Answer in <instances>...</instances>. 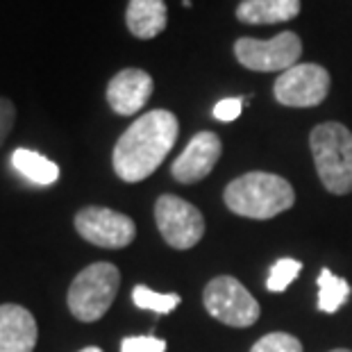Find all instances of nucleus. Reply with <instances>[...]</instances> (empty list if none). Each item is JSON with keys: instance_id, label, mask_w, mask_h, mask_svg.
I'll return each mask as SVG.
<instances>
[{"instance_id": "nucleus-8", "label": "nucleus", "mask_w": 352, "mask_h": 352, "mask_svg": "<svg viewBox=\"0 0 352 352\" xmlns=\"http://www.w3.org/2000/svg\"><path fill=\"white\" fill-rule=\"evenodd\" d=\"M76 230L85 241L98 248H125L137 236V226L130 216L107 207H85L76 214Z\"/></svg>"}, {"instance_id": "nucleus-5", "label": "nucleus", "mask_w": 352, "mask_h": 352, "mask_svg": "<svg viewBox=\"0 0 352 352\" xmlns=\"http://www.w3.org/2000/svg\"><path fill=\"white\" fill-rule=\"evenodd\" d=\"M302 55L300 36L291 30L275 34L273 39H252L241 36L234 43L236 62L250 71L259 73H284L298 64Z\"/></svg>"}, {"instance_id": "nucleus-13", "label": "nucleus", "mask_w": 352, "mask_h": 352, "mask_svg": "<svg viewBox=\"0 0 352 352\" xmlns=\"http://www.w3.org/2000/svg\"><path fill=\"white\" fill-rule=\"evenodd\" d=\"M168 23V12L164 0H130L125 10V25L137 39H155Z\"/></svg>"}, {"instance_id": "nucleus-19", "label": "nucleus", "mask_w": 352, "mask_h": 352, "mask_svg": "<svg viewBox=\"0 0 352 352\" xmlns=\"http://www.w3.org/2000/svg\"><path fill=\"white\" fill-rule=\"evenodd\" d=\"M250 352H302V343L294 334L271 332L254 343Z\"/></svg>"}, {"instance_id": "nucleus-6", "label": "nucleus", "mask_w": 352, "mask_h": 352, "mask_svg": "<svg viewBox=\"0 0 352 352\" xmlns=\"http://www.w3.org/2000/svg\"><path fill=\"white\" fill-rule=\"evenodd\" d=\"M202 305L209 316L226 323L230 327H250L259 318V302L250 296V291L243 287L236 277L221 275L214 277L205 287Z\"/></svg>"}, {"instance_id": "nucleus-11", "label": "nucleus", "mask_w": 352, "mask_h": 352, "mask_svg": "<svg viewBox=\"0 0 352 352\" xmlns=\"http://www.w3.org/2000/svg\"><path fill=\"white\" fill-rule=\"evenodd\" d=\"M155 89L153 78L141 69L118 71L107 85V102L118 116H134L146 107Z\"/></svg>"}, {"instance_id": "nucleus-4", "label": "nucleus", "mask_w": 352, "mask_h": 352, "mask_svg": "<svg viewBox=\"0 0 352 352\" xmlns=\"http://www.w3.org/2000/svg\"><path fill=\"white\" fill-rule=\"evenodd\" d=\"M118 287H121V271L109 261H96L76 275L69 287L66 302L78 320L96 323L114 302Z\"/></svg>"}, {"instance_id": "nucleus-7", "label": "nucleus", "mask_w": 352, "mask_h": 352, "mask_svg": "<svg viewBox=\"0 0 352 352\" xmlns=\"http://www.w3.org/2000/svg\"><path fill=\"white\" fill-rule=\"evenodd\" d=\"M155 221L164 241L175 250L193 248L205 234V219L198 212V207H193L184 198L170 196V193L157 198Z\"/></svg>"}, {"instance_id": "nucleus-23", "label": "nucleus", "mask_w": 352, "mask_h": 352, "mask_svg": "<svg viewBox=\"0 0 352 352\" xmlns=\"http://www.w3.org/2000/svg\"><path fill=\"white\" fill-rule=\"evenodd\" d=\"M80 352H102L100 348H96V346H91V348H85V350H80Z\"/></svg>"}, {"instance_id": "nucleus-16", "label": "nucleus", "mask_w": 352, "mask_h": 352, "mask_svg": "<svg viewBox=\"0 0 352 352\" xmlns=\"http://www.w3.org/2000/svg\"><path fill=\"white\" fill-rule=\"evenodd\" d=\"M352 287L343 277L334 275L329 268H323L318 273V309L323 314L339 311L348 302Z\"/></svg>"}, {"instance_id": "nucleus-17", "label": "nucleus", "mask_w": 352, "mask_h": 352, "mask_svg": "<svg viewBox=\"0 0 352 352\" xmlns=\"http://www.w3.org/2000/svg\"><path fill=\"white\" fill-rule=\"evenodd\" d=\"M179 298L177 294H160V291H153L151 287H139L132 289V302L139 307V309H148V311H155V314H170L179 305Z\"/></svg>"}, {"instance_id": "nucleus-1", "label": "nucleus", "mask_w": 352, "mask_h": 352, "mask_svg": "<svg viewBox=\"0 0 352 352\" xmlns=\"http://www.w3.org/2000/svg\"><path fill=\"white\" fill-rule=\"evenodd\" d=\"M179 123L173 111L153 109L141 114L116 141L111 164L123 182H141L151 177L170 148L175 146Z\"/></svg>"}, {"instance_id": "nucleus-24", "label": "nucleus", "mask_w": 352, "mask_h": 352, "mask_svg": "<svg viewBox=\"0 0 352 352\" xmlns=\"http://www.w3.org/2000/svg\"><path fill=\"white\" fill-rule=\"evenodd\" d=\"M332 352H350V350H346V348H339V350H332Z\"/></svg>"}, {"instance_id": "nucleus-12", "label": "nucleus", "mask_w": 352, "mask_h": 352, "mask_svg": "<svg viewBox=\"0 0 352 352\" xmlns=\"http://www.w3.org/2000/svg\"><path fill=\"white\" fill-rule=\"evenodd\" d=\"M39 327L32 311L21 305H0V352H34Z\"/></svg>"}, {"instance_id": "nucleus-10", "label": "nucleus", "mask_w": 352, "mask_h": 352, "mask_svg": "<svg viewBox=\"0 0 352 352\" xmlns=\"http://www.w3.org/2000/svg\"><path fill=\"white\" fill-rule=\"evenodd\" d=\"M221 153H223V144L219 134L198 132L173 162L170 173H173V177L179 184H196L212 173L216 162L221 160Z\"/></svg>"}, {"instance_id": "nucleus-21", "label": "nucleus", "mask_w": 352, "mask_h": 352, "mask_svg": "<svg viewBox=\"0 0 352 352\" xmlns=\"http://www.w3.org/2000/svg\"><path fill=\"white\" fill-rule=\"evenodd\" d=\"M14 123H16V107H14V102L10 98L0 96V148L5 146Z\"/></svg>"}, {"instance_id": "nucleus-14", "label": "nucleus", "mask_w": 352, "mask_h": 352, "mask_svg": "<svg viewBox=\"0 0 352 352\" xmlns=\"http://www.w3.org/2000/svg\"><path fill=\"white\" fill-rule=\"evenodd\" d=\"M300 10V0H241L236 19L248 25H273L294 21Z\"/></svg>"}, {"instance_id": "nucleus-2", "label": "nucleus", "mask_w": 352, "mask_h": 352, "mask_svg": "<svg viewBox=\"0 0 352 352\" xmlns=\"http://www.w3.org/2000/svg\"><path fill=\"white\" fill-rule=\"evenodd\" d=\"M223 198H226L230 212H234L236 216L266 221L294 207L296 193L294 186L284 177L264 173V170H252V173L232 179L226 186Z\"/></svg>"}, {"instance_id": "nucleus-18", "label": "nucleus", "mask_w": 352, "mask_h": 352, "mask_svg": "<svg viewBox=\"0 0 352 352\" xmlns=\"http://www.w3.org/2000/svg\"><path fill=\"white\" fill-rule=\"evenodd\" d=\"M300 271H302V264L298 259L275 261V264L271 266V271H268V280H266L268 291H273V294H282V291H287L289 284L296 280Z\"/></svg>"}, {"instance_id": "nucleus-20", "label": "nucleus", "mask_w": 352, "mask_h": 352, "mask_svg": "<svg viewBox=\"0 0 352 352\" xmlns=\"http://www.w3.org/2000/svg\"><path fill=\"white\" fill-rule=\"evenodd\" d=\"M121 352H166V341L157 336H127L121 341Z\"/></svg>"}, {"instance_id": "nucleus-15", "label": "nucleus", "mask_w": 352, "mask_h": 352, "mask_svg": "<svg viewBox=\"0 0 352 352\" xmlns=\"http://www.w3.org/2000/svg\"><path fill=\"white\" fill-rule=\"evenodd\" d=\"M12 166L19 170L25 179L39 186H50L59 179V166L55 162H50L48 157H43L28 148H16L12 153Z\"/></svg>"}, {"instance_id": "nucleus-9", "label": "nucleus", "mask_w": 352, "mask_h": 352, "mask_svg": "<svg viewBox=\"0 0 352 352\" xmlns=\"http://www.w3.org/2000/svg\"><path fill=\"white\" fill-rule=\"evenodd\" d=\"M273 94L284 107H316L329 94V73L318 64H296L280 73Z\"/></svg>"}, {"instance_id": "nucleus-3", "label": "nucleus", "mask_w": 352, "mask_h": 352, "mask_svg": "<svg viewBox=\"0 0 352 352\" xmlns=\"http://www.w3.org/2000/svg\"><path fill=\"white\" fill-rule=\"evenodd\" d=\"M309 146L323 186L334 196L352 193V132L341 123H320L309 134Z\"/></svg>"}, {"instance_id": "nucleus-22", "label": "nucleus", "mask_w": 352, "mask_h": 352, "mask_svg": "<svg viewBox=\"0 0 352 352\" xmlns=\"http://www.w3.org/2000/svg\"><path fill=\"white\" fill-rule=\"evenodd\" d=\"M243 109V100L239 98H223L214 104V118L216 121H223V123H230L234 121V118H239V114H241Z\"/></svg>"}]
</instances>
